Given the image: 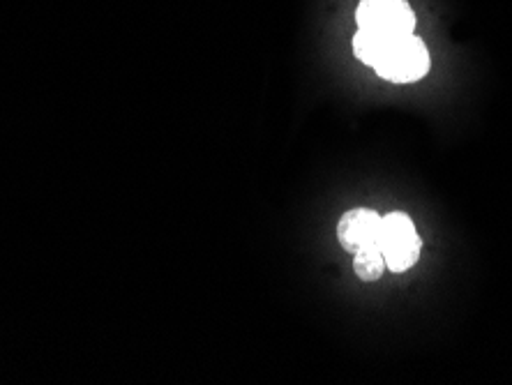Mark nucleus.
Masks as SVG:
<instances>
[{
	"label": "nucleus",
	"instance_id": "4",
	"mask_svg": "<svg viewBox=\"0 0 512 385\" xmlns=\"http://www.w3.org/2000/svg\"><path fill=\"white\" fill-rule=\"evenodd\" d=\"M381 226L383 217L379 213L367 208H356L342 215L340 224H337V238H340L346 252L356 254L360 249L379 247Z\"/></svg>",
	"mask_w": 512,
	"mask_h": 385
},
{
	"label": "nucleus",
	"instance_id": "6",
	"mask_svg": "<svg viewBox=\"0 0 512 385\" xmlns=\"http://www.w3.org/2000/svg\"><path fill=\"white\" fill-rule=\"evenodd\" d=\"M386 268L388 266H386V259H383L381 247L360 249V252H356V256H353V270H356V275L360 279H365V282H374V279H379Z\"/></svg>",
	"mask_w": 512,
	"mask_h": 385
},
{
	"label": "nucleus",
	"instance_id": "1",
	"mask_svg": "<svg viewBox=\"0 0 512 385\" xmlns=\"http://www.w3.org/2000/svg\"><path fill=\"white\" fill-rule=\"evenodd\" d=\"M374 70L379 77L393 83L418 81L429 72V51L416 35L395 37L386 44Z\"/></svg>",
	"mask_w": 512,
	"mask_h": 385
},
{
	"label": "nucleus",
	"instance_id": "2",
	"mask_svg": "<svg viewBox=\"0 0 512 385\" xmlns=\"http://www.w3.org/2000/svg\"><path fill=\"white\" fill-rule=\"evenodd\" d=\"M379 247L383 259H386V266L393 273H404L418 261L423 243H420L416 226L409 217L404 213H390L383 217Z\"/></svg>",
	"mask_w": 512,
	"mask_h": 385
},
{
	"label": "nucleus",
	"instance_id": "5",
	"mask_svg": "<svg viewBox=\"0 0 512 385\" xmlns=\"http://www.w3.org/2000/svg\"><path fill=\"white\" fill-rule=\"evenodd\" d=\"M388 42H390V37H383L379 33H372V30L360 28L356 37H353V54H356L358 60H363L365 65L374 67L376 63H379V58Z\"/></svg>",
	"mask_w": 512,
	"mask_h": 385
},
{
	"label": "nucleus",
	"instance_id": "3",
	"mask_svg": "<svg viewBox=\"0 0 512 385\" xmlns=\"http://www.w3.org/2000/svg\"><path fill=\"white\" fill-rule=\"evenodd\" d=\"M358 28L372 30L383 37L413 35L416 14L406 0H360L356 10Z\"/></svg>",
	"mask_w": 512,
	"mask_h": 385
}]
</instances>
